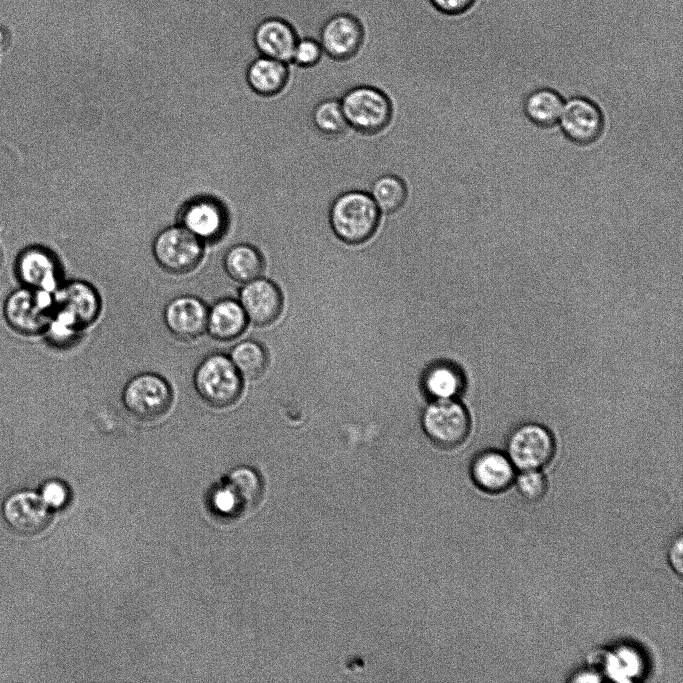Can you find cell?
<instances>
[{
	"mask_svg": "<svg viewBox=\"0 0 683 683\" xmlns=\"http://www.w3.org/2000/svg\"><path fill=\"white\" fill-rule=\"evenodd\" d=\"M519 493L529 501H537L546 492L547 482L544 475L537 469L524 470L517 478Z\"/></svg>",
	"mask_w": 683,
	"mask_h": 683,
	"instance_id": "29",
	"label": "cell"
},
{
	"mask_svg": "<svg viewBox=\"0 0 683 683\" xmlns=\"http://www.w3.org/2000/svg\"><path fill=\"white\" fill-rule=\"evenodd\" d=\"M55 328L77 336L99 317L102 301L97 289L81 280L70 281L55 295Z\"/></svg>",
	"mask_w": 683,
	"mask_h": 683,
	"instance_id": "3",
	"label": "cell"
},
{
	"mask_svg": "<svg viewBox=\"0 0 683 683\" xmlns=\"http://www.w3.org/2000/svg\"><path fill=\"white\" fill-rule=\"evenodd\" d=\"M432 4L445 14H459L468 10L475 0H430Z\"/></svg>",
	"mask_w": 683,
	"mask_h": 683,
	"instance_id": "32",
	"label": "cell"
},
{
	"mask_svg": "<svg viewBox=\"0 0 683 683\" xmlns=\"http://www.w3.org/2000/svg\"><path fill=\"white\" fill-rule=\"evenodd\" d=\"M265 266L263 253L251 243L235 244L227 250L223 258L226 274L241 284L260 277Z\"/></svg>",
	"mask_w": 683,
	"mask_h": 683,
	"instance_id": "22",
	"label": "cell"
},
{
	"mask_svg": "<svg viewBox=\"0 0 683 683\" xmlns=\"http://www.w3.org/2000/svg\"><path fill=\"white\" fill-rule=\"evenodd\" d=\"M381 213L370 194L350 190L338 195L329 210V222L335 236L348 245H360L376 233Z\"/></svg>",
	"mask_w": 683,
	"mask_h": 683,
	"instance_id": "1",
	"label": "cell"
},
{
	"mask_svg": "<svg viewBox=\"0 0 683 683\" xmlns=\"http://www.w3.org/2000/svg\"><path fill=\"white\" fill-rule=\"evenodd\" d=\"M222 494V504L235 513H242L255 507L261 499L263 484L259 474L252 468H235L228 476Z\"/></svg>",
	"mask_w": 683,
	"mask_h": 683,
	"instance_id": "18",
	"label": "cell"
},
{
	"mask_svg": "<svg viewBox=\"0 0 683 683\" xmlns=\"http://www.w3.org/2000/svg\"><path fill=\"white\" fill-rule=\"evenodd\" d=\"M560 121L564 134L581 145L594 142L603 130L600 109L592 101L582 97L571 99L563 107Z\"/></svg>",
	"mask_w": 683,
	"mask_h": 683,
	"instance_id": "14",
	"label": "cell"
},
{
	"mask_svg": "<svg viewBox=\"0 0 683 683\" xmlns=\"http://www.w3.org/2000/svg\"><path fill=\"white\" fill-rule=\"evenodd\" d=\"M173 389L165 377L155 372H141L130 378L121 392L126 411L141 421H154L172 406Z\"/></svg>",
	"mask_w": 683,
	"mask_h": 683,
	"instance_id": "4",
	"label": "cell"
},
{
	"mask_svg": "<svg viewBox=\"0 0 683 683\" xmlns=\"http://www.w3.org/2000/svg\"><path fill=\"white\" fill-rule=\"evenodd\" d=\"M381 216H391L405 205L408 191L403 179L397 175L384 174L377 177L368 191Z\"/></svg>",
	"mask_w": 683,
	"mask_h": 683,
	"instance_id": "24",
	"label": "cell"
},
{
	"mask_svg": "<svg viewBox=\"0 0 683 683\" xmlns=\"http://www.w3.org/2000/svg\"><path fill=\"white\" fill-rule=\"evenodd\" d=\"M363 36L362 25L355 16L338 13L323 24L320 31V45L323 52L330 58L345 60L357 53Z\"/></svg>",
	"mask_w": 683,
	"mask_h": 683,
	"instance_id": "12",
	"label": "cell"
},
{
	"mask_svg": "<svg viewBox=\"0 0 683 683\" xmlns=\"http://www.w3.org/2000/svg\"><path fill=\"white\" fill-rule=\"evenodd\" d=\"M228 356L244 379L255 380L267 370L269 355L266 348L253 339L235 344Z\"/></svg>",
	"mask_w": 683,
	"mask_h": 683,
	"instance_id": "25",
	"label": "cell"
},
{
	"mask_svg": "<svg viewBox=\"0 0 683 683\" xmlns=\"http://www.w3.org/2000/svg\"><path fill=\"white\" fill-rule=\"evenodd\" d=\"M555 443L551 433L538 424H524L516 428L507 441L508 458L522 469H538L553 457Z\"/></svg>",
	"mask_w": 683,
	"mask_h": 683,
	"instance_id": "8",
	"label": "cell"
},
{
	"mask_svg": "<svg viewBox=\"0 0 683 683\" xmlns=\"http://www.w3.org/2000/svg\"><path fill=\"white\" fill-rule=\"evenodd\" d=\"M254 40L262 56L289 63L292 61L298 37L288 22L269 18L258 25Z\"/></svg>",
	"mask_w": 683,
	"mask_h": 683,
	"instance_id": "16",
	"label": "cell"
},
{
	"mask_svg": "<svg viewBox=\"0 0 683 683\" xmlns=\"http://www.w3.org/2000/svg\"><path fill=\"white\" fill-rule=\"evenodd\" d=\"M464 376L460 369L449 362L432 364L423 376V387L433 400L455 399L464 388Z\"/></svg>",
	"mask_w": 683,
	"mask_h": 683,
	"instance_id": "23",
	"label": "cell"
},
{
	"mask_svg": "<svg viewBox=\"0 0 683 683\" xmlns=\"http://www.w3.org/2000/svg\"><path fill=\"white\" fill-rule=\"evenodd\" d=\"M193 386L198 396L213 408H227L242 396L244 378L228 354L213 352L206 355L193 373Z\"/></svg>",
	"mask_w": 683,
	"mask_h": 683,
	"instance_id": "2",
	"label": "cell"
},
{
	"mask_svg": "<svg viewBox=\"0 0 683 683\" xmlns=\"http://www.w3.org/2000/svg\"><path fill=\"white\" fill-rule=\"evenodd\" d=\"M238 301L248 321L256 326L272 324L283 309V297L279 287L261 276L242 284Z\"/></svg>",
	"mask_w": 683,
	"mask_h": 683,
	"instance_id": "11",
	"label": "cell"
},
{
	"mask_svg": "<svg viewBox=\"0 0 683 683\" xmlns=\"http://www.w3.org/2000/svg\"><path fill=\"white\" fill-rule=\"evenodd\" d=\"M312 122L319 132L331 137L344 135L351 129L340 99L337 98H326L318 102L312 111Z\"/></svg>",
	"mask_w": 683,
	"mask_h": 683,
	"instance_id": "27",
	"label": "cell"
},
{
	"mask_svg": "<svg viewBox=\"0 0 683 683\" xmlns=\"http://www.w3.org/2000/svg\"><path fill=\"white\" fill-rule=\"evenodd\" d=\"M563 107L561 96L546 88L533 91L524 103V111L527 117L542 127L554 125L560 119Z\"/></svg>",
	"mask_w": 683,
	"mask_h": 683,
	"instance_id": "26",
	"label": "cell"
},
{
	"mask_svg": "<svg viewBox=\"0 0 683 683\" xmlns=\"http://www.w3.org/2000/svg\"><path fill=\"white\" fill-rule=\"evenodd\" d=\"M5 316L13 329L25 335L39 333L50 321L45 301L28 290L14 292L7 299Z\"/></svg>",
	"mask_w": 683,
	"mask_h": 683,
	"instance_id": "15",
	"label": "cell"
},
{
	"mask_svg": "<svg viewBox=\"0 0 683 683\" xmlns=\"http://www.w3.org/2000/svg\"><path fill=\"white\" fill-rule=\"evenodd\" d=\"M340 103L348 125L359 133H380L391 122V101L376 87L360 85L350 88L342 95Z\"/></svg>",
	"mask_w": 683,
	"mask_h": 683,
	"instance_id": "5",
	"label": "cell"
},
{
	"mask_svg": "<svg viewBox=\"0 0 683 683\" xmlns=\"http://www.w3.org/2000/svg\"><path fill=\"white\" fill-rule=\"evenodd\" d=\"M248 323L238 299L223 297L208 306L206 332L215 340L228 342L240 337Z\"/></svg>",
	"mask_w": 683,
	"mask_h": 683,
	"instance_id": "17",
	"label": "cell"
},
{
	"mask_svg": "<svg viewBox=\"0 0 683 683\" xmlns=\"http://www.w3.org/2000/svg\"><path fill=\"white\" fill-rule=\"evenodd\" d=\"M288 75L287 63L260 56L249 64L245 79L253 93L262 97H271L284 89Z\"/></svg>",
	"mask_w": 683,
	"mask_h": 683,
	"instance_id": "21",
	"label": "cell"
},
{
	"mask_svg": "<svg viewBox=\"0 0 683 683\" xmlns=\"http://www.w3.org/2000/svg\"><path fill=\"white\" fill-rule=\"evenodd\" d=\"M208 306L194 295H179L169 300L163 309V322L177 339L192 341L206 332Z\"/></svg>",
	"mask_w": 683,
	"mask_h": 683,
	"instance_id": "9",
	"label": "cell"
},
{
	"mask_svg": "<svg viewBox=\"0 0 683 683\" xmlns=\"http://www.w3.org/2000/svg\"><path fill=\"white\" fill-rule=\"evenodd\" d=\"M641 656L630 647H620L607 659L606 669L617 681H630L642 672Z\"/></svg>",
	"mask_w": 683,
	"mask_h": 683,
	"instance_id": "28",
	"label": "cell"
},
{
	"mask_svg": "<svg viewBox=\"0 0 683 683\" xmlns=\"http://www.w3.org/2000/svg\"><path fill=\"white\" fill-rule=\"evenodd\" d=\"M422 425L431 441L443 449L459 446L470 432L468 412L455 399L433 400L423 411Z\"/></svg>",
	"mask_w": 683,
	"mask_h": 683,
	"instance_id": "7",
	"label": "cell"
},
{
	"mask_svg": "<svg viewBox=\"0 0 683 683\" xmlns=\"http://www.w3.org/2000/svg\"><path fill=\"white\" fill-rule=\"evenodd\" d=\"M3 513L11 528L27 536L42 532L51 520L49 507L31 492L10 496L4 503Z\"/></svg>",
	"mask_w": 683,
	"mask_h": 683,
	"instance_id": "13",
	"label": "cell"
},
{
	"mask_svg": "<svg viewBox=\"0 0 683 683\" xmlns=\"http://www.w3.org/2000/svg\"><path fill=\"white\" fill-rule=\"evenodd\" d=\"M683 545L682 537L676 538L669 549V561L673 569L679 574L683 571V555H682Z\"/></svg>",
	"mask_w": 683,
	"mask_h": 683,
	"instance_id": "33",
	"label": "cell"
},
{
	"mask_svg": "<svg viewBox=\"0 0 683 683\" xmlns=\"http://www.w3.org/2000/svg\"><path fill=\"white\" fill-rule=\"evenodd\" d=\"M203 242L181 225L160 231L152 244L153 256L158 265L172 274H186L200 264Z\"/></svg>",
	"mask_w": 683,
	"mask_h": 683,
	"instance_id": "6",
	"label": "cell"
},
{
	"mask_svg": "<svg viewBox=\"0 0 683 683\" xmlns=\"http://www.w3.org/2000/svg\"><path fill=\"white\" fill-rule=\"evenodd\" d=\"M224 206L214 198L200 196L186 202L179 212V225L204 242L216 241L227 227Z\"/></svg>",
	"mask_w": 683,
	"mask_h": 683,
	"instance_id": "10",
	"label": "cell"
},
{
	"mask_svg": "<svg viewBox=\"0 0 683 683\" xmlns=\"http://www.w3.org/2000/svg\"><path fill=\"white\" fill-rule=\"evenodd\" d=\"M18 275L24 284L40 291L53 290L58 282L59 267L55 258L46 250L33 248L20 256Z\"/></svg>",
	"mask_w": 683,
	"mask_h": 683,
	"instance_id": "20",
	"label": "cell"
},
{
	"mask_svg": "<svg viewBox=\"0 0 683 683\" xmlns=\"http://www.w3.org/2000/svg\"><path fill=\"white\" fill-rule=\"evenodd\" d=\"M323 55V49L320 42L312 38L298 39L292 63L300 67H310L317 64Z\"/></svg>",
	"mask_w": 683,
	"mask_h": 683,
	"instance_id": "30",
	"label": "cell"
},
{
	"mask_svg": "<svg viewBox=\"0 0 683 683\" xmlns=\"http://www.w3.org/2000/svg\"><path fill=\"white\" fill-rule=\"evenodd\" d=\"M66 489L59 482H49L42 489V500L50 507H59L65 502Z\"/></svg>",
	"mask_w": 683,
	"mask_h": 683,
	"instance_id": "31",
	"label": "cell"
},
{
	"mask_svg": "<svg viewBox=\"0 0 683 683\" xmlns=\"http://www.w3.org/2000/svg\"><path fill=\"white\" fill-rule=\"evenodd\" d=\"M470 472L474 483L491 493L505 490L514 478L513 464L509 458L493 450L478 454L471 464Z\"/></svg>",
	"mask_w": 683,
	"mask_h": 683,
	"instance_id": "19",
	"label": "cell"
}]
</instances>
